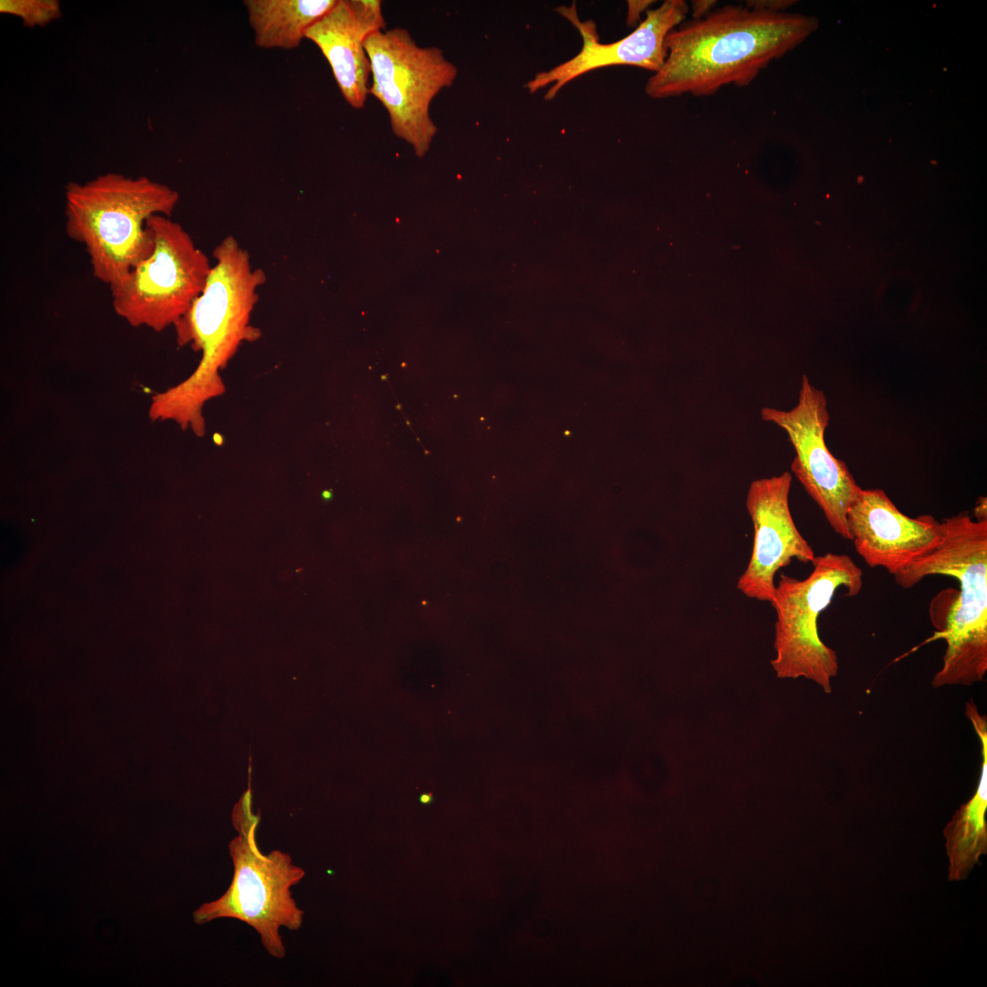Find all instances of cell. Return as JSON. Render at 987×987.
Returning <instances> with one entry per match:
<instances>
[{"instance_id":"cell-1","label":"cell","mask_w":987,"mask_h":987,"mask_svg":"<svg viewBox=\"0 0 987 987\" xmlns=\"http://www.w3.org/2000/svg\"><path fill=\"white\" fill-rule=\"evenodd\" d=\"M817 27L813 16L724 5L667 34L665 60L647 80L645 92L665 99L709 96L729 84L748 86Z\"/></svg>"},{"instance_id":"cell-2","label":"cell","mask_w":987,"mask_h":987,"mask_svg":"<svg viewBox=\"0 0 987 987\" xmlns=\"http://www.w3.org/2000/svg\"><path fill=\"white\" fill-rule=\"evenodd\" d=\"M213 258L202 292L175 325L178 345H190L201 360L186 379L153 396L148 411L153 421L172 420L198 437L206 431L205 404L225 393L219 372L243 343L260 336L250 317L266 281L233 236L215 247Z\"/></svg>"},{"instance_id":"cell-3","label":"cell","mask_w":987,"mask_h":987,"mask_svg":"<svg viewBox=\"0 0 987 987\" xmlns=\"http://www.w3.org/2000/svg\"><path fill=\"white\" fill-rule=\"evenodd\" d=\"M939 526L938 546L893 577L903 589L931 575L958 580L959 590L938 594L947 607L929 608L936 628L933 640L946 642L942 666L931 685L969 686L982 682L987 672V520H973L960 513L943 519Z\"/></svg>"},{"instance_id":"cell-4","label":"cell","mask_w":987,"mask_h":987,"mask_svg":"<svg viewBox=\"0 0 987 987\" xmlns=\"http://www.w3.org/2000/svg\"><path fill=\"white\" fill-rule=\"evenodd\" d=\"M179 194L147 176L106 173L65 187V228L84 246L92 275L109 287L121 281L154 245L150 218L171 217Z\"/></svg>"},{"instance_id":"cell-5","label":"cell","mask_w":987,"mask_h":987,"mask_svg":"<svg viewBox=\"0 0 987 987\" xmlns=\"http://www.w3.org/2000/svg\"><path fill=\"white\" fill-rule=\"evenodd\" d=\"M248 790L236 805L233 824L237 835L228 844L233 876L226 892L204 903L193 912L198 925L218 918H235L251 927L260 936L266 951L282 959L286 950L280 934L284 928L296 931L302 925L304 911L292 897V887L301 882L305 871L281 850L264 854L256 838L260 816L251 808Z\"/></svg>"},{"instance_id":"cell-6","label":"cell","mask_w":987,"mask_h":987,"mask_svg":"<svg viewBox=\"0 0 987 987\" xmlns=\"http://www.w3.org/2000/svg\"><path fill=\"white\" fill-rule=\"evenodd\" d=\"M812 571L804 579L781 574L770 605L776 612L774 649L770 662L779 678L804 677L830 694L839 671L836 652L818 632V618L840 588L849 597L863 587V571L844 554L815 556Z\"/></svg>"},{"instance_id":"cell-7","label":"cell","mask_w":987,"mask_h":987,"mask_svg":"<svg viewBox=\"0 0 987 987\" xmlns=\"http://www.w3.org/2000/svg\"><path fill=\"white\" fill-rule=\"evenodd\" d=\"M154 245L149 255L110 286L115 313L133 327L161 332L187 313L212 268L184 227L171 217L147 221Z\"/></svg>"},{"instance_id":"cell-8","label":"cell","mask_w":987,"mask_h":987,"mask_svg":"<svg viewBox=\"0 0 987 987\" xmlns=\"http://www.w3.org/2000/svg\"><path fill=\"white\" fill-rule=\"evenodd\" d=\"M364 47L372 75L369 94L387 111L393 133L423 157L438 133L431 102L453 84L456 66L440 48L419 46L398 27L369 35Z\"/></svg>"},{"instance_id":"cell-9","label":"cell","mask_w":987,"mask_h":987,"mask_svg":"<svg viewBox=\"0 0 987 987\" xmlns=\"http://www.w3.org/2000/svg\"><path fill=\"white\" fill-rule=\"evenodd\" d=\"M765 421L780 427L795 451L791 471L822 511L833 530L851 541L847 512L862 488L847 465L828 449L824 433L829 413L824 393L804 375L797 405L790 410L763 408Z\"/></svg>"},{"instance_id":"cell-10","label":"cell","mask_w":987,"mask_h":987,"mask_svg":"<svg viewBox=\"0 0 987 987\" xmlns=\"http://www.w3.org/2000/svg\"><path fill=\"white\" fill-rule=\"evenodd\" d=\"M556 11L579 32L582 47L572 58L536 73L525 83L530 93L548 87L547 101L553 100L568 82L600 68L626 65L658 71L666 58L664 39L686 18L689 5L685 0H666L659 7L647 10L645 19L631 34L607 44L600 41L594 20L580 19L575 2L560 5Z\"/></svg>"},{"instance_id":"cell-11","label":"cell","mask_w":987,"mask_h":987,"mask_svg":"<svg viewBox=\"0 0 987 987\" xmlns=\"http://www.w3.org/2000/svg\"><path fill=\"white\" fill-rule=\"evenodd\" d=\"M791 480V474L784 472L755 480L748 487L746 507L753 525V546L750 559L738 579L737 588L749 599L771 603L776 573L793 558L811 563L815 557L790 510Z\"/></svg>"},{"instance_id":"cell-12","label":"cell","mask_w":987,"mask_h":987,"mask_svg":"<svg viewBox=\"0 0 987 987\" xmlns=\"http://www.w3.org/2000/svg\"><path fill=\"white\" fill-rule=\"evenodd\" d=\"M855 551L870 568L894 575L940 541L939 521L904 515L882 489H862L847 512Z\"/></svg>"},{"instance_id":"cell-13","label":"cell","mask_w":987,"mask_h":987,"mask_svg":"<svg viewBox=\"0 0 987 987\" xmlns=\"http://www.w3.org/2000/svg\"><path fill=\"white\" fill-rule=\"evenodd\" d=\"M383 29L386 22L381 1L337 0L305 33V38L313 41L328 61L343 97L353 108H363L369 94L371 71L365 41Z\"/></svg>"},{"instance_id":"cell-14","label":"cell","mask_w":987,"mask_h":987,"mask_svg":"<svg viewBox=\"0 0 987 987\" xmlns=\"http://www.w3.org/2000/svg\"><path fill=\"white\" fill-rule=\"evenodd\" d=\"M965 715L981 743V772L972 797L954 813L944 829L950 858L949 881L965 879L982 854H987V716L970 700Z\"/></svg>"},{"instance_id":"cell-15","label":"cell","mask_w":987,"mask_h":987,"mask_svg":"<svg viewBox=\"0 0 987 987\" xmlns=\"http://www.w3.org/2000/svg\"><path fill=\"white\" fill-rule=\"evenodd\" d=\"M337 0H246L255 44L262 48H298L307 29Z\"/></svg>"},{"instance_id":"cell-16","label":"cell","mask_w":987,"mask_h":987,"mask_svg":"<svg viewBox=\"0 0 987 987\" xmlns=\"http://www.w3.org/2000/svg\"><path fill=\"white\" fill-rule=\"evenodd\" d=\"M0 13L17 16L28 27L47 26L62 16L58 0H1Z\"/></svg>"},{"instance_id":"cell-17","label":"cell","mask_w":987,"mask_h":987,"mask_svg":"<svg viewBox=\"0 0 987 987\" xmlns=\"http://www.w3.org/2000/svg\"><path fill=\"white\" fill-rule=\"evenodd\" d=\"M654 3L652 0H630L627 2V17L626 22L629 27H638V22L641 21V15L647 11L648 7Z\"/></svg>"},{"instance_id":"cell-18","label":"cell","mask_w":987,"mask_h":987,"mask_svg":"<svg viewBox=\"0 0 987 987\" xmlns=\"http://www.w3.org/2000/svg\"><path fill=\"white\" fill-rule=\"evenodd\" d=\"M794 1L787 0H749L746 6L751 9L780 13L791 6Z\"/></svg>"},{"instance_id":"cell-19","label":"cell","mask_w":987,"mask_h":987,"mask_svg":"<svg viewBox=\"0 0 987 987\" xmlns=\"http://www.w3.org/2000/svg\"><path fill=\"white\" fill-rule=\"evenodd\" d=\"M715 0H694L691 2V16L693 20H699L709 15L715 5Z\"/></svg>"},{"instance_id":"cell-20","label":"cell","mask_w":987,"mask_h":987,"mask_svg":"<svg viewBox=\"0 0 987 987\" xmlns=\"http://www.w3.org/2000/svg\"><path fill=\"white\" fill-rule=\"evenodd\" d=\"M974 515L977 521L987 520L986 498L981 497L974 507Z\"/></svg>"},{"instance_id":"cell-21","label":"cell","mask_w":987,"mask_h":987,"mask_svg":"<svg viewBox=\"0 0 987 987\" xmlns=\"http://www.w3.org/2000/svg\"><path fill=\"white\" fill-rule=\"evenodd\" d=\"M420 801H422L423 803H428V802H430V801H431V795H430V794H423V795H421V797H420Z\"/></svg>"}]
</instances>
